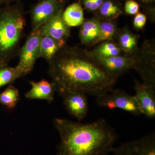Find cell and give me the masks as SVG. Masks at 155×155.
Masks as SVG:
<instances>
[{
	"instance_id": "obj_1",
	"label": "cell",
	"mask_w": 155,
	"mask_h": 155,
	"mask_svg": "<svg viewBox=\"0 0 155 155\" xmlns=\"http://www.w3.org/2000/svg\"><path fill=\"white\" fill-rule=\"evenodd\" d=\"M48 63L49 75L61 96L78 91L97 96L113 88L117 79L96 61L91 53L64 46Z\"/></svg>"
},
{
	"instance_id": "obj_2",
	"label": "cell",
	"mask_w": 155,
	"mask_h": 155,
	"mask_svg": "<svg viewBox=\"0 0 155 155\" xmlns=\"http://www.w3.org/2000/svg\"><path fill=\"white\" fill-rule=\"evenodd\" d=\"M61 141L58 155H109L118 138L115 129L104 119L89 123L55 118Z\"/></svg>"
},
{
	"instance_id": "obj_3",
	"label": "cell",
	"mask_w": 155,
	"mask_h": 155,
	"mask_svg": "<svg viewBox=\"0 0 155 155\" xmlns=\"http://www.w3.org/2000/svg\"><path fill=\"white\" fill-rule=\"evenodd\" d=\"M26 24L18 4L0 7V67L8 66L19 55Z\"/></svg>"
},
{
	"instance_id": "obj_4",
	"label": "cell",
	"mask_w": 155,
	"mask_h": 155,
	"mask_svg": "<svg viewBox=\"0 0 155 155\" xmlns=\"http://www.w3.org/2000/svg\"><path fill=\"white\" fill-rule=\"evenodd\" d=\"M96 101L97 104L102 107L121 109L136 116L141 114L134 97L122 90L111 89L97 96Z\"/></svg>"
},
{
	"instance_id": "obj_5",
	"label": "cell",
	"mask_w": 155,
	"mask_h": 155,
	"mask_svg": "<svg viewBox=\"0 0 155 155\" xmlns=\"http://www.w3.org/2000/svg\"><path fill=\"white\" fill-rule=\"evenodd\" d=\"M41 34L38 29L31 30L25 44L20 48L19 63L16 67L24 76L31 72L39 58L40 42Z\"/></svg>"
},
{
	"instance_id": "obj_6",
	"label": "cell",
	"mask_w": 155,
	"mask_h": 155,
	"mask_svg": "<svg viewBox=\"0 0 155 155\" xmlns=\"http://www.w3.org/2000/svg\"><path fill=\"white\" fill-rule=\"evenodd\" d=\"M91 53L100 66L116 79L130 69H135L138 62V59L129 56L119 55L110 57H102Z\"/></svg>"
},
{
	"instance_id": "obj_7",
	"label": "cell",
	"mask_w": 155,
	"mask_h": 155,
	"mask_svg": "<svg viewBox=\"0 0 155 155\" xmlns=\"http://www.w3.org/2000/svg\"><path fill=\"white\" fill-rule=\"evenodd\" d=\"M61 0H41L30 11L32 30L39 28L45 22L62 11Z\"/></svg>"
},
{
	"instance_id": "obj_8",
	"label": "cell",
	"mask_w": 155,
	"mask_h": 155,
	"mask_svg": "<svg viewBox=\"0 0 155 155\" xmlns=\"http://www.w3.org/2000/svg\"><path fill=\"white\" fill-rule=\"evenodd\" d=\"M114 155H155V137L147 134L141 138L114 147Z\"/></svg>"
},
{
	"instance_id": "obj_9",
	"label": "cell",
	"mask_w": 155,
	"mask_h": 155,
	"mask_svg": "<svg viewBox=\"0 0 155 155\" xmlns=\"http://www.w3.org/2000/svg\"><path fill=\"white\" fill-rule=\"evenodd\" d=\"M135 94L134 96L141 111L149 119L155 118V86L149 84L136 81L134 86Z\"/></svg>"
},
{
	"instance_id": "obj_10",
	"label": "cell",
	"mask_w": 155,
	"mask_h": 155,
	"mask_svg": "<svg viewBox=\"0 0 155 155\" xmlns=\"http://www.w3.org/2000/svg\"><path fill=\"white\" fill-rule=\"evenodd\" d=\"M67 111L79 122L85 118L88 111L86 94L78 91H70L61 96Z\"/></svg>"
},
{
	"instance_id": "obj_11",
	"label": "cell",
	"mask_w": 155,
	"mask_h": 155,
	"mask_svg": "<svg viewBox=\"0 0 155 155\" xmlns=\"http://www.w3.org/2000/svg\"><path fill=\"white\" fill-rule=\"evenodd\" d=\"M63 12L60 11L39 28L42 35L66 41L70 35V28L63 19Z\"/></svg>"
},
{
	"instance_id": "obj_12",
	"label": "cell",
	"mask_w": 155,
	"mask_h": 155,
	"mask_svg": "<svg viewBox=\"0 0 155 155\" xmlns=\"http://www.w3.org/2000/svg\"><path fill=\"white\" fill-rule=\"evenodd\" d=\"M31 88L25 94V96L28 99L45 100L49 103L52 102L56 92L55 87L52 82L42 80L35 82H29Z\"/></svg>"
},
{
	"instance_id": "obj_13",
	"label": "cell",
	"mask_w": 155,
	"mask_h": 155,
	"mask_svg": "<svg viewBox=\"0 0 155 155\" xmlns=\"http://www.w3.org/2000/svg\"><path fill=\"white\" fill-rule=\"evenodd\" d=\"M65 44L66 42L41 35L40 42L39 58H43L48 62H49Z\"/></svg>"
},
{
	"instance_id": "obj_14",
	"label": "cell",
	"mask_w": 155,
	"mask_h": 155,
	"mask_svg": "<svg viewBox=\"0 0 155 155\" xmlns=\"http://www.w3.org/2000/svg\"><path fill=\"white\" fill-rule=\"evenodd\" d=\"M100 26L101 22L96 19L84 21L79 33L81 42L84 45L94 43L99 35Z\"/></svg>"
},
{
	"instance_id": "obj_15",
	"label": "cell",
	"mask_w": 155,
	"mask_h": 155,
	"mask_svg": "<svg viewBox=\"0 0 155 155\" xmlns=\"http://www.w3.org/2000/svg\"><path fill=\"white\" fill-rule=\"evenodd\" d=\"M62 17L69 27L81 25L84 21L83 8L79 3H73L63 12Z\"/></svg>"
},
{
	"instance_id": "obj_16",
	"label": "cell",
	"mask_w": 155,
	"mask_h": 155,
	"mask_svg": "<svg viewBox=\"0 0 155 155\" xmlns=\"http://www.w3.org/2000/svg\"><path fill=\"white\" fill-rule=\"evenodd\" d=\"M19 99V90L11 84L0 94V104L9 110L15 108Z\"/></svg>"
},
{
	"instance_id": "obj_17",
	"label": "cell",
	"mask_w": 155,
	"mask_h": 155,
	"mask_svg": "<svg viewBox=\"0 0 155 155\" xmlns=\"http://www.w3.org/2000/svg\"><path fill=\"white\" fill-rule=\"evenodd\" d=\"M24 76L17 67L8 66L0 67V88L11 85L17 79Z\"/></svg>"
},
{
	"instance_id": "obj_18",
	"label": "cell",
	"mask_w": 155,
	"mask_h": 155,
	"mask_svg": "<svg viewBox=\"0 0 155 155\" xmlns=\"http://www.w3.org/2000/svg\"><path fill=\"white\" fill-rule=\"evenodd\" d=\"M119 47L125 53L134 51L137 46V37L128 31H123L119 35Z\"/></svg>"
},
{
	"instance_id": "obj_19",
	"label": "cell",
	"mask_w": 155,
	"mask_h": 155,
	"mask_svg": "<svg viewBox=\"0 0 155 155\" xmlns=\"http://www.w3.org/2000/svg\"><path fill=\"white\" fill-rule=\"evenodd\" d=\"M121 51L119 46L114 43L106 41L99 46L91 53L100 57H110L119 55Z\"/></svg>"
},
{
	"instance_id": "obj_20",
	"label": "cell",
	"mask_w": 155,
	"mask_h": 155,
	"mask_svg": "<svg viewBox=\"0 0 155 155\" xmlns=\"http://www.w3.org/2000/svg\"><path fill=\"white\" fill-rule=\"evenodd\" d=\"M116 32V25L113 22L110 21L101 22L99 35L95 42L110 40L113 38Z\"/></svg>"
},
{
	"instance_id": "obj_21",
	"label": "cell",
	"mask_w": 155,
	"mask_h": 155,
	"mask_svg": "<svg viewBox=\"0 0 155 155\" xmlns=\"http://www.w3.org/2000/svg\"><path fill=\"white\" fill-rule=\"evenodd\" d=\"M99 9L101 15L108 19L116 18L121 14V11L119 7L111 1L104 2Z\"/></svg>"
},
{
	"instance_id": "obj_22",
	"label": "cell",
	"mask_w": 155,
	"mask_h": 155,
	"mask_svg": "<svg viewBox=\"0 0 155 155\" xmlns=\"http://www.w3.org/2000/svg\"><path fill=\"white\" fill-rule=\"evenodd\" d=\"M125 11L127 14L134 15L138 13L139 5L138 3L133 0H128L125 3Z\"/></svg>"
},
{
	"instance_id": "obj_23",
	"label": "cell",
	"mask_w": 155,
	"mask_h": 155,
	"mask_svg": "<svg viewBox=\"0 0 155 155\" xmlns=\"http://www.w3.org/2000/svg\"><path fill=\"white\" fill-rule=\"evenodd\" d=\"M104 2V0H83L84 7L87 10L94 11L100 8Z\"/></svg>"
},
{
	"instance_id": "obj_24",
	"label": "cell",
	"mask_w": 155,
	"mask_h": 155,
	"mask_svg": "<svg viewBox=\"0 0 155 155\" xmlns=\"http://www.w3.org/2000/svg\"><path fill=\"white\" fill-rule=\"evenodd\" d=\"M147 21V18L144 14L139 13L137 14L134 19V25L136 28L141 29L144 27Z\"/></svg>"
},
{
	"instance_id": "obj_25",
	"label": "cell",
	"mask_w": 155,
	"mask_h": 155,
	"mask_svg": "<svg viewBox=\"0 0 155 155\" xmlns=\"http://www.w3.org/2000/svg\"><path fill=\"white\" fill-rule=\"evenodd\" d=\"M15 0H0V6L2 5H8L10 3L14 2Z\"/></svg>"
},
{
	"instance_id": "obj_26",
	"label": "cell",
	"mask_w": 155,
	"mask_h": 155,
	"mask_svg": "<svg viewBox=\"0 0 155 155\" xmlns=\"http://www.w3.org/2000/svg\"><path fill=\"white\" fill-rule=\"evenodd\" d=\"M146 2H151V1H154V0H143Z\"/></svg>"
},
{
	"instance_id": "obj_27",
	"label": "cell",
	"mask_w": 155,
	"mask_h": 155,
	"mask_svg": "<svg viewBox=\"0 0 155 155\" xmlns=\"http://www.w3.org/2000/svg\"><path fill=\"white\" fill-rule=\"evenodd\" d=\"M39 1H41V0H39Z\"/></svg>"
}]
</instances>
